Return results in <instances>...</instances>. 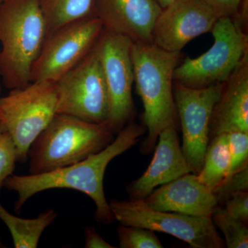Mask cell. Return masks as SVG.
Listing matches in <instances>:
<instances>
[{
	"label": "cell",
	"mask_w": 248,
	"mask_h": 248,
	"mask_svg": "<svg viewBox=\"0 0 248 248\" xmlns=\"http://www.w3.org/2000/svg\"><path fill=\"white\" fill-rule=\"evenodd\" d=\"M6 248V246H4V244H3L2 241H1V240L0 239V248Z\"/></svg>",
	"instance_id": "obj_29"
},
{
	"label": "cell",
	"mask_w": 248,
	"mask_h": 248,
	"mask_svg": "<svg viewBox=\"0 0 248 248\" xmlns=\"http://www.w3.org/2000/svg\"><path fill=\"white\" fill-rule=\"evenodd\" d=\"M132 44L133 42L127 37L104 28L95 45L108 95V112L104 124L115 135L129 123L135 122L136 116L132 94Z\"/></svg>",
	"instance_id": "obj_8"
},
{
	"label": "cell",
	"mask_w": 248,
	"mask_h": 248,
	"mask_svg": "<svg viewBox=\"0 0 248 248\" xmlns=\"http://www.w3.org/2000/svg\"><path fill=\"white\" fill-rule=\"evenodd\" d=\"M103 30L100 19L91 16L68 23L47 36L32 65L31 82L56 83L91 53Z\"/></svg>",
	"instance_id": "obj_9"
},
{
	"label": "cell",
	"mask_w": 248,
	"mask_h": 248,
	"mask_svg": "<svg viewBox=\"0 0 248 248\" xmlns=\"http://www.w3.org/2000/svg\"><path fill=\"white\" fill-rule=\"evenodd\" d=\"M57 83L34 81L0 97V128L11 135L17 161L25 164L31 145L57 114Z\"/></svg>",
	"instance_id": "obj_5"
},
{
	"label": "cell",
	"mask_w": 248,
	"mask_h": 248,
	"mask_svg": "<svg viewBox=\"0 0 248 248\" xmlns=\"http://www.w3.org/2000/svg\"><path fill=\"white\" fill-rule=\"evenodd\" d=\"M46 37L38 0L0 2V77L5 87L11 91L30 84L32 65Z\"/></svg>",
	"instance_id": "obj_3"
},
{
	"label": "cell",
	"mask_w": 248,
	"mask_h": 248,
	"mask_svg": "<svg viewBox=\"0 0 248 248\" xmlns=\"http://www.w3.org/2000/svg\"><path fill=\"white\" fill-rule=\"evenodd\" d=\"M231 132L248 133V51L223 84L210 122V140Z\"/></svg>",
	"instance_id": "obj_16"
},
{
	"label": "cell",
	"mask_w": 248,
	"mask_h": 248,
	"mask_svg": "<svg viewBox=\"0 0 248 248\" xmlns=\"http://www.w3.org/2000/svg\"><path fill=\"white\" fill-rule=\"evenodd\" d=\"M58 215L54 209L50 208L35 218H21L10 213L0 203V219L9 228L16 248H37L44 232Z\"/></svg>",
	"instance_id": "obj_17"
},
{
	"label": "cell",
	"mask_w": 248,
	"mask_h": 248,
	"mask_svg": "<svg viewBox=\"0 0 248 248\" xmlns=\"http://www.w3.org/2000/svg\"><path fill=\"white\" fill-rule=\"evenodd\" d=\"M56 83L57 114L73 116L92 123H105L108 95L95 46Z\"/></svg>",
	"instance_id": "obj_10"
},
{
	"label": "cell",
	"mask_w": 248,
	"mask_h": 248,
	"mask_svg": "<svg viewBox=\"0 0 248 248\" xmlns=\"http://www.w3.org/2000/svg\"><path fill=\"white\" fill-rule=\"evenodd\" d=\"M223 84L191 89L174 81L173 93L182 132V151L191 172L195 174L203 166L210 141V117Z\"/></svg>",
	"instance_id": "obj_11"
},
{
	"label": "cell",
	"mask_w": 248,
	"mask_h": 248,
	"mask_svg": "<svg viewBox=\"0 0 248 248\" xmlns=\"http://www.w3.org/2000/svg\"><path fill=\"white\" fill-rule=\"evenodd\" d=\"M1 84H0V93H1Z\"/></svg>",
	"instance_id": "obj_30"
},
{
	"label": "cell",
	"mask_w": 248,
	"mask_h": 248,
	"mask_svg": "<svg viewBox=\"0 0 248 248\" xmlns=\"http://www.w3.org/2000/svg\"><path fill=\"white\" fill-rule=\"evenodd\" d=\"M117 237L121 248H163L155 232L141 227L123 226L117 228Z\"/></svg>",
	"instance_id": "obj_21"
},
{
	"label": "cell",
	"mask_w": 248,
	"mask_h": 248,
	"mask_svg": "<svg viewBox=\"0 0 248 248\" xmlns=\"http://www.w3.org/2000/svg\"><path fill=\"white\" fill-rule=\"evenodd\" d=\"M84 248H115L107 242L93 226L84 228Z\"/></svg>",
	"instance_id": "obj_27"
},
{
	"label": "cell",
	"mask_w": 248,
	"mask_h": 248,
	"mask_svg": "<svg viewBox=\"0 0 248 248\" xmlns=\"http://www.w3.org/2000/svg\"><path fill=\"white\" fill-rule=\"evenodd\" d=\"M215 11L218 17L233 18L237 14L242 0H202Z\"/></svg>",
	"instance_id": "obj_26"
},
{
	"label": "cell",
	"mask_w": 248,
	"mask_h": 248,
	"mask_svg": "<svg viewBox=\"0 0 248 248\" xmlns=\"http://www.w3.org/2000/svg\"><path fill=\"white\" fill-rule=\"evenodd\" d=\"M248 191V165L225 179L214 191L218 205H223L234 192Z\"/></svg>",
	"instance_id": "obj_24"
},
{
	"label": "cell",
	"mask_w": 248,
	"mask_h": 248,
	"mask_svg": "<svg viewBox=\"0 0 248 248\" xmlns=\"http://www.w3.org/2000/svg\"><path fill=\"white\" fill-rule=\"evenodd\" d=\"M134 83L143 105L142 125L147 135L140 144L143 155L151 154L160 133L165 129L179 130L174 102V73L182 59L181 52H170L153 43L132 44Z\"/></svg>",
	"instance_id": "obj_2"
},
{
	"label": "cell",
	"mask_w": 248,
	"mask_h": 248,
	"mask_svg": "<svg viewBox=\"0 0 248 248\" xmlns=\"http://www.w3.org/2000/svg\"><path fill=\"white\" fill-rule=\"evenodd\" d=\"M157 1L158 4L160 5L161 9H164L166 6H169L171 3L173 2L174 0H156Z\"/></svg>",
	"instance_id": "obj_28"
},
{
	"label": "cell",
	"mask_w": 248,
	"mask_h": 248,
	"mask_svg": "<svg viewBox=\"0 0 248 248\" xmlns=\"http://www.w3.org/2000/svg\"><path fill=\"white\" fill-rule=\"evenodd\" d=\"M161 9L156 0H94L93 16L105 29L134 43H153V31Z\"/></svg>",
	"instance_id": "obj_13"
},
{
	"label": "cell",
	"mask_w": 248,
	"mask_h": 248,
	"mask_svg": "<svg viewBox=\"0 0 248 248\" xmlns=\"http://www.w3.org/2000/svg\"><path fill=\"white\" fill-rule=\"evenodd\" d=\"M227 135L231 161L226 179L248 165V133L231 132Z\"/></svg>",
	"instance_id": "obj_22"
},
{
	"label": "cell",
	"mask_w": 248,
	"mask_h": 248,
	"mask_svg": "<svg viewBox=\"0 0 248 248\" xmlns=\"http://www.w3.org/2000/svg\"><path fill=\"white\" fill-rule=\"evenodd\" d=\"M111 212L121 225L141 227L154 232L172 235L194 248H225L211 217L154 210L144 201L112 200Z\"/></svg>",
	"instance_id": "obj_7"
},
{
	"label": "cell",
	"mask_w": 248,
	"mask_h": 248,
	"mask_svg": "<svg viewBox=\"0 0 248 248\" xmlns=\"http://www.w3.org/2000/svg\"><path fill=\"white\" fill-rule=\"evenodd\" d=\"M218 16L202 0H174L161 10L152 42L170 52H181L190 41L210 32Z\"/></svg>",
	"instance_id": "obj_12"
},
{
	"label": "cell",
	"mask_w": 248,
	"mask_h": 248,
	"mask_svg": "<svg viewBox=\"0 0 248 248\" xmlns=\"http://www.w3.org/2000/svg\"><path fill=\"white\" fill-rule=\"evenodd\" d=\"M2 1H4V0H0V2H1Z\"/></svg>",
	"instance_id": "obj_31"
},
{
	"label": "cell",
	"mask_w": 248,
	"mask_h": 248,
	"mask_svg": "<svg viewBox=\"0 0 248 248\" xmlns=\"http://www.w3.org/2000/svg\"><path fill=\"white\" fill-rule=\"evenodd\" d=\"M17 161L16 145L11 135L0 128V193L6 179L13 175Z\"/></svg>",
	"instance_id": "obj_23"
},
{
	"label": "cell",
	"mask_w": 248,
	"mask_h": 248,
	"mask_svg": "<svg viewBox=\"0 0 248 248\" xmlns=\"http://www.w3.org/2000/svg\"><path fill=\"white\" fill-rule=\"evenodd\" d=\"M146 133V129L142 124L130 122L116 135L108 146L87 159L42 174L10 176L4 187L17 194L15 211L20 214L28 200L43 191L71 189L82 192L93 201L94 219L98 223L111 224L115 219L104 192L106 170L112 160L133 148Z\"/></svg>",
	"instance_id": "obj_1"
},
{
	"label": "cell",
	"mask_w": 248,
	"mask_h": 248,
	"mask_svg": "<svg viewBox=\"0 0 248 248\" xmlns=\"http://www.w3.org/2000/svg\"><path fill=\"white\" fill-rule=\"evenodd\" d=\"M224 205V209L230 216L248 223V191L234 192Z\"/></svg>",
	"instance_id": "obj_25"
},
{
	"label": "cell",
	"mask_w": 248,
	"mask_h": 248,
	"mask_svg": "<svg viewBox=\"0 0 248 248\" xmlns=\"http://www.w3.org/2000/svg\"><path fill=\"white\" fill-rule=\"evenodd\" d=\"M214 224L224 235L228 248H248V223L230 216L226 210L217 205L211 216Z\"/></svg>",
	"instance_id": "obj_20"
},
{
	"label": "cell",
	"mask_w": 248,
	"mask_h": 248,
	"mask_svg": "<svg viewBox=\"0 0 248 248\" xmlns=\"http://www.w3.org/2000/svg\"><path fill=\"white\" fill-rule=\"evenodd\" d=\"M143 201L154 210L195 217H211L218 205L213 191L192 172L159 186Z\"/></svg>",
	"instance_id": "obj_15"
},
{
	"label": "cell",
	"mask_w": 248,
	"mask_h": 248,
	"mask_svg": "<svg viewBox=\"0 0 248 248\" xmlns=\"http://www.w3.org/2000/svg\"><path fill=\"white\" fill-rule=\"evenodd\" d=\"M230 161L227 133L220 134L210 139L203 166L197 174L199 180L214 192L226 179L229 172Z\"/></svg>",
	"instance_id": "obj_18"
},
{
	"label": "cell",
	"mask_w": 248,
	"mask_h": 248,
	"mask_svg": "<svg viewBox=\"0 0 248 248\" xmlns=\"http://www.w3.org/2000/svg\"><path fill=\"white\" fill-rule=\"evenodd\" d=\"M94 0H38L47 25V36L59 28L93 16Z\"/></svg>",
	"instance_id": "obj_19"
},
{
	"label": "cell",
	"mask_w": 248,
	"mask_h": 248,
	"mask_svg": "<svg viewBox=\"0 0 248 248\" xmlns=\"http://www.w3.org/2000/svg\"><path fill=\"white\" fill-rule=\"evenodd\" d=\"M210 32L214 44L198 58L187 57L174 73V81L191 89L223 84L246 52L248 35L231 17H219Z\"/></svg>",
	"instance_id": "obj_6"
},
{
	"label": "cell",
	"mask_w": 248,
	"mask_h": 248,
	"mask_svg": "<svg viewBox=\"0 0 248 248\" xmlns=\"http://www.w3.org/2000/svg\"><path fill=\"white\" fill-rule=\"evenodd\" d=\"M154 150L146 170L125 187L129 200H144L156 187L191 172L175 128L161 131Z\"/></svg>",
	"instance_id": "obj_14"
},
{
	"label": "cell",
	"mask_w": 248,
	"mask_h": 248,
	"mask_svg": "<svg viewBox=\"0 0 248 248\" xmlns=\"http://www.w3.org/2000/svg\"><path fill=\"white\" fill-rule=\"evenodd\" d=\"M105 124L56 114L31 145L29 172L39 174L71 166L102 151L115 140Z\"/></svg>",
	"instance_id": "obj_4"
}]
</instances>
